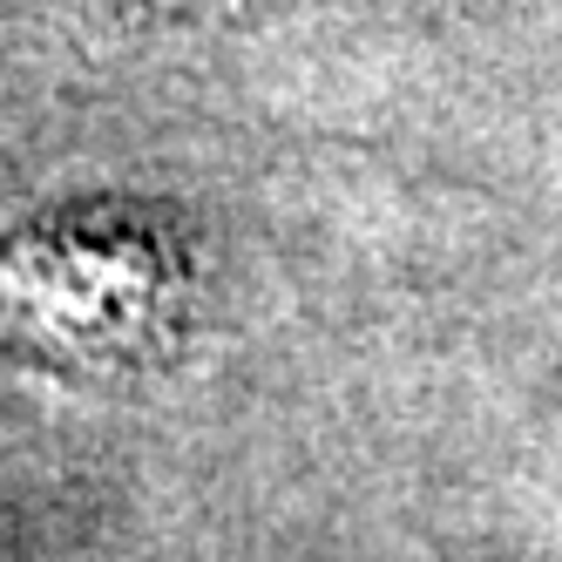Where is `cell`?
Instances as JSON below:
<instances>
[{"label": "cell", "instance_id": "1", "mask_svg": "<svg viewBox=\"0 0 562 562\" xmlns=\"http://www.w3.org/2000/svg\"><path fill=\"white\" fill-rule=\"evenodd\" d=\"M14 318L34 333L68 339L82 359L102 352H143V333L164 326V305L177 292V271L164 245L109 224H61L21 245V265L0 271Z\"/></svg>", "mask_w": 562, "mask_h": 562}]
</instances>
